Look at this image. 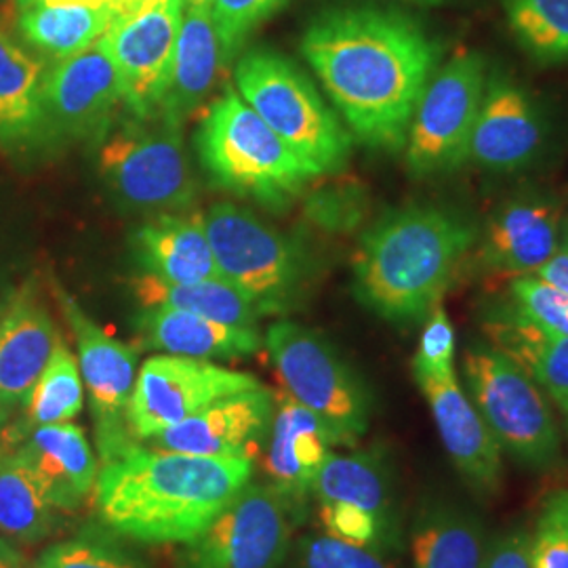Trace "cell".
I'll use <instances>...</instances> for the list:
<instances>
[{
	"instance_id": "26",
	"label": "cell",
	"mask_w": 568,
	"mask_h": 568,
	"mask_svg": "<svg viewBox=\"0 0 568 568\" xmlns=\"http://www.w3.org/2000/svg\"><path fill=\"white\" fill-rule=\"evenodd\" d=\"M44 65L0 28V145L26 148L49 129Z\"/></svg>"
},
{
	"instance_id": "25",
	"label": "cell",
	"mask_w": 568,
	"mask_h": 568,
	"mask_svg": "<svg viewBox=\"0 0 568 568\" xmlns=\"http://www.w3.org/2000/svg\"><path fill=\"white\" fill-rule=\"evenodd\" d=\"M55 509H77L95 487L98 459L84 429L70 422L34 427L20 448Z\"/></svg>"
},
{
	"instance_id": "21",
	"label": "cell",
	"mask_w": 568,
	"mask_h": 568,
	"mask_svg": "<svg viewBox=\"0 0 568 568\" xmlns=\"http://www.w3.org/2000/svg\"><path fill=\"white\" fill-rule=\"evenodd\" d=\"M278 410L270 427L265 474L293 508L312 493V483L325 464L331 447L339 445L325 422L288 394L276 398Z\"/></svg>"
},
{
	"instance_id": "1",
	"label": "cell",
	"mask_w": 568,
	"mask_h": 568,
	"mask_svg": "<svg viewBox=\"0 0 568 568\" xmlns=\"http://www.w3.org/2000/svg\"><path fill=\"white\" fill-rule=\"evenodd\" d=\"M302 53L358 142L405 150L443 58L440 42L419 21L379 7L328 9L310 21Z\"/></svg>"
},
{
	"instance_id": "36",
	"label": "cell",
	"mask_w": 568,
	"mask_h": 568,
	"mask_svg": "<svg viewBox=\"0 0 568 568\" xmlns=\"http://www.w3.org/2000/svg\"><path fill=\"white\" fill-rule=\"evenodd\" d=\"M511 310L554 335L568 337V293L535 274L516 276L509 284Z\"/></svg>"
},
{
	"instance_id": "10",
	"label": "cell",
	"mask_w": 568,
	"mask_h": 568,
	"mask_svg": "<svg viewBox=\"0 0 568 568\" xmlns=\"http://www.w3.org/2000/svg\"><path fill=\"white\" fill-rule=\"evenodd\" d=\"M154 122L129 124L108 140L100 154L103 180L133 209H182L194 199V175L180 124L161 116Z\"/></svg>"
},
{
	"instance_id": "35",
	"label": "cell",
	"mask_w": 568,
	"mask_h": 568,
	"mask_svg": "<svg viewBox=\"0 0 568 568\" xmlns=\"http://www.w3.org/2000/svg\"><path fill=\"white\" fill-rule=\"evenodd\" d=\"M34 568H145L108 535L84 530L42 551Z\"/></svg>"
},
{
	"instance_id": "12",
	"label": "cell",
	"mask_w": 568,
	"mask_h": 568,
	"mask_svg": "<svg viewBox=\"0 0 568 568\" xmlns=\"http://www.w3.org/2000/svg\"><path fill=\"white\" fill-rule=\"evenodd\" d=\"M260 386L255 375L209 361L173 354L152 356L135 377L126 405V427L143 443L224 396Z\"/></svg>"
},
{
	"instance_id": "23",
	"label": "cell",
	"mask_w": 568,
	"mask_h": 568,
	"mask_svg": "<svg viewBox=\"0 0 568 568\" xmlns=\"http://www.w3.org/2000/svg\"><path fill=\"white\" fill-rule=\"evenodd\" d=\"M143 274L166 283L222 281L204 227V215L159 213L133 236Z\"/></svg>"
},
{
	"instance_id": "41",
	"label": "cell",
	"mask_w": 568,
	"mask_h": 568,
	"mask_svg": "<svg viewBox=\"0 0 568 568\" xmlns=\"http://www.w3.org/2000/svg\"><path fill=\"white\" fill-rule=\"evenodd\" d=\"M302 568H389L368 548L352 546L331 535L307 537L302 544Z\"/></svg>"
},
{
	"instance_id": "9",
	"label": "cell",
	"mask_w": 568,
	"mask_h": 568,
	"mask_svg": "<svg viewBox=\"0 0 568 568\" xmlns=\"http://www.w3.org/2000/svg\"><path fill=\"white\" fill-rule=\"evenodd\" d=\"M487 82V61L476 51H462L436 70L408 126L406 164L413 175L466 163Z\"/></svg>"
},
{
	"instance_id": "45",
	"label": "cell",
	"mask_w": 568,
	"mask_h": 568,
	"mask_svg": "<svg viewBox=\"0 0 568 568\" xmlns=\"http://www.w3.org/2000/svg\"><path fill=\"white\" fill-rule=\"evenodd\" d=\"M37 2H84V4H105L116 11V16H122L124 11L133 9L142 0H37Z\"/></svg>"
},
{
	"instance_id": "28",
	"label": "cell",
	"mask_w": 568,
	"mask_h": 568,
	"mask_svg": "<svg viewBox=\"0 0 568 568\" xmlns=\"http://www.w3.org/2000/svg\"><path fill=\"white\" fill-rule=\"evenodd\" d=\"M119 16L105 4L34 2L20 13L23 39L51 60H68L102 39Z\"/></svg>"
},
{
	"instance_id": "7",
	"label": "cell",
	"mask_w": 568,
	"mask_h": 568,
	"mask_svg": "<svg viewBox=\"0 0 568 568\" xmlns=\"http://www.w3.org/2000/svg\"><path fill=\"white\" fill-rule=\"evenodd\" d=\"M265 347L284 394L316 413L339 445H356L368 427L371 400L333 345L305 326L278 321L267 328Z\"/></svg>"
},
{
	"instance_id": "13",
	"label": "cell",
	"mask_w": 568,
	"mask_h": 568,
	"mask_svg": "<svg viewBox=\"0 0 568 568\" xmlns=\"http://www.w3.org/2000/svg\"><path fill=\"white\" fill-rule=\"evenodd\" d=\"M182 11L183 0H142L119 16L102 37L119 74L122 103L140 121L159 116Z\"/></svg>"
},
{
	"instance_id": "22",
	"label": "cell",
	"mask_w": 568,
	"mask_h": 568,
	"mask_svg": "<svg viewBox=\"0 0 568 568\" xmlns=\"http://www.w3.org/2000/svg\"><path fill=\"white\" fill-rule=\"evenodd\" d=\"M562 244V220L556 204L514 201L488 220L478 257L488 270L527 276L548 264Z\"/></svg>"
},
{
	"instance_id": "47",
	"label": "cell",
	"mask_w": 568,
	"mask_h": 568,
	"mask_svg": "<svg viewBox=\"0 0 568 568\" xmlns=\"http://www.w3.org/2000/svg\"><path fill=\"white\" fill-rule=\"evenodd\" d=\"M34 2H37V0H18V9H20V13L21 11H26L28 7H32Z\"/></svg>"
},
{
	"instance_id": "19",
	"label": "cell",
	"mask_w": 568,
	"mask_h": 568,
	"mask_svg": "<svg viewBox=\"0 0 568 568\" xmlns=\"http://www.w3.org/2000/svg\"><path fill=\"white\" fill-rule=\"evenodd\" d=\"M227 63L209 0H183L182 26L159 116L182 124L215 91Z\"/></svg>"
},
{
	"instance_id": "37",
	"label": "cell",
	"mask_w": 568,
	"mask_h": 568,
	"mask_svg": "<svg viewBox=\"0 0 568 568\" xmlns=\"http://www.w3.org/2000/svg\"><path fill=\"white\" fill-rule=\"evenodd\" d=\"M415 377H450L455 375V328L443 304H436L426 316L419 349L413 358Z\"/></svg>"
},
{
	"instance_id": "29",
	"label": "cell",
	"mask_w": 568,
	"mask_h": 568,
	"mask_svg": "<svg viewBox=\"0 0 568 568\" xmlns=\"http://www.w3.org/2000/svg\"><path fill=\"white\" fill-rule=\"evenodd\" d=\"M487 549L480 523L455 506H429L410 537L415 568H483Z\"/></svg>"
},
{
	"instance_id": "39",
	"label": "cell",
	"mask_w": 568,
	"mask_h": 568,
	"mask_svg": "<svg viewBox=\"0 0 568 568\" xmlns=\"http://www.w3.org/2000/svg\"><path fill=\"white\" fill-rule=\"evenodd\" d=\"M532 539V568H568V490L549 497Z\"/></svg>"
},
{
	"instance_id": "4",
	"label": "cell",
	"mask_w": 568,
	"mask_h": 568,
	"mask_svg": "<svg viewBox=\"0 0 568 568\" xmlns=\"http://www.w3.org/2000/svg\"><path fill=\"white\" fill-rule=\"evenodd\" d=\"M196 150L215 182L260 203H286L314 180V173L232 87L206 108Z\"/></svg>"
},
{
	"instance_id": "48",
	"label": "cell",
	"mask_w": 568,
	"mask_h": 568,
	"mask_svg": "<svg viewBox=\"0 0 568 568\" xmlns=\"http://www.w3.org/2000/svg\"><path fill=\"white\" fill-rule=\"evenodd\" d=\"M562 244H565V248H568V224L565 227V236H562Z\"/></svg>"
},
{
	"instance_id": "43",
	"label": "cell",
	"mask_w": 568,
	"mask_h": 568,
	"mask_svg": "<svg viewBox=\"0 0 568 568\" xmlns=\"http://www.w3.org/2000/svg\"><path fill=\"white\" fill-rule=\"evenodd\" d=\"M535 276L568 293V248L560 246L556 255L544 267H539Z\"/></svg>"
},
{
	"instance_id": "2",
	"label": "cell",
	"mask_w": 568,
	"mask_h": 568,
	"mask_svg": "<svg viewBox=\"0 0 568 568\" xmlns=\"http://www.w3.org/2000/svg\"><path fill=\"white\" fill-rule=\"evenodd\" d=\"M95 509L103 527L138 544H190L243 490L251 457H203L126 436L100 448Z\"/></svg>"
},
{
	"instance_id": "5",
	"label": "cell",
	"mask_w": 568,
	"mask_h": 568,
	"mask_svg": "<svg viewBox=\"0 0 568 568\" xmlns=\"http://www.w3.org/2000/svg\"><path fill=\"white\" fill-rule=\"evenodd\" d=\"M236 91L314 178L344 166L352 140L304 72L283 55L255 49L234 70Z\"/></svg>"
},
{
	"instance_id": "30",
	"label": "cell",
	"mask_w": 568,
	"mask_h": 568,
	"mask_svg": "<svg viewBox=\"0 0 568 568\" xmlns=\"http://www.w3.org/2000/svg\"><path fill=\"white\" fill-rule=\"evenodd\" d=\"M55 525L41 478L20 450L0 455V535L20 544H39Z\"/></svg>"
},
{
	"instance_id": "32",
	"label": "cell",
	"mask_w": 568,
	"mask_h": 568,
	"mask_svg": "<svg viewBox=\"0 0 568 568\" xmlns=\"http://www.w3.org/2000/svg\"><path fill=\"white\" fill-rule=\"evenodd\" d=\"M312 495L318 504H354L371 511L384 527L389 523L386 467L373 453L337 455L331 450L312 483Z\"/></svg>"
},
{
	"instance_id": "11",
	"label": "cell",
	"mask_w": 568,
	"mask_h": 568,
	"mask_svg": "<svg viewBox=\"0 0 568 568\" xmlns=\"http://www.w3.org/2000/svg\"><path fill=\"white\" fill-rule=\"evenodd\" d=\"M295 508L272 485H246L203 532L185 544L178 568H278Z\"/></svg>"
},
{
	"instance_id": "15",
	"label": "cell",
	"mask_w": 568,
	"mask_h": 568,
	"mask_svg": "<svg viewBox=\"0 0 568 568\" xmlns=\"http://www.w3.org/2000/svg\"><path fill=\"white\" fill-rule=\"evenodd\" d=\"M274 406L276 396L267 387L244 389L204 406L182 424L143 443L148 447L185 455L253 459L255 450L270 434Z\"/></svg>"
},
{
	"instance_id": "18",
	"label": "cell",
	"mask_w": 568,
	"mask_h": 568,
	"mask_svg": "<svg viewBox=\"0 0 568 568\" xmlns=\"http://www.w3.org/2000/svg\"><path fill=\"white\" fill-rule=\"evenodd\" d=\"M415 382L426 396L440 440L459 474L483 493L497 490L501 483V447L464 394L457 375L443 379L415 377Z\"/></svg>"
},
{
	"instance_id": "20",
	"label": "cell",
	"mask_w": 568,
	"mask_h": 568,
	"mask_svg": "<svg viewBox=\"0 0 568 568\" xmlns=\"http://www.w3.org/2000/svg\"><path fill=\"white\" fill-rule=\"evenodd\" d=\"M60 339L39 293L23 284L0 314V405L28 398Z\"/></svg>"
},
{
	"instance_id": "31",
	"label": "cell",
	"mask_w": 568,
	"mask_h": 568,
	"mask_svg": "<svg viewBox=\"0 0 568 568\" xmlns=\"http://www.w3.org/2000/svg\"><path fill=\"white\" fill-rule=\"evenodd\" d=\"M135 300L143 307L163 305L185 310L211 318L224 325L257 328V310L243 295L224 281H204V283H166L156 276L142 274L131 281Z\"/></svg>"
},
{
	"instance_id": "27",
	"label": "cell",
	"mask_w": 568,
	"mask_h": 568,
	"mask_svg": "<svg viewBox=\"0 0 568 568\" xmlns=\"http://www.w3.org/2000/svg\"><path fill=\"white\" fill-rule=\"evenodd\" d=\"M490 345L523 366L568 415V337L541 331L511 307L485 325Z\"/></svg>"
},
{
	"instance_id": "42",
	"label": "cell",
	"mask_w": 568,
	"mask_h": 568,
	"mask_svg": "<svg viewBox=\"0 0 568 568\" xmlns=\"http://www.w3.org/2000/svg\"><path fill=\"white\" fill-rule=\"evenodd\" d=\"M483 568H532V539L527 530L516 528L497 537L488 546Z\"/></svg>"
},
{
	"instance_id": "44",
	"label": "cell",
	"mask_w": 568,
	"mask_h": 568,
	"mask_svg": "<svg viewBox=\"0 0 568 568\" xmlns=\"http://www.w3.org/2000/svg\"><path fill=\"white\" fill-rule=\"evenodd\" d=\"M0 568H34L13 548L4 537H0Z\"/></svg>"
},
{
	"instance_id": "33",
	"label": "cell",
	"mask_w": 568,
	"mask_h": 568,
	"mask_svg": "<svg viewBox=\"0 0 568 568\" xmlns=\"http://www.w3.org/2000/svg\"><path fill=\"white\" fill-rule=\"evenodd\" d=\"M23 403L28 426L32 427L65 424L81 413L84 403L81 368L63 339Z\"/></svg>"
},
{
	"instance_id": "3",
	"label": "cell",
	"mask_w": 568,
	"mask_h": 568,
	"mask_svg": "<svg viewBox=\"0 0 568 568\" xmlns=\"http://www.w3.org/2000/svg\"><path fill=\"white\" fill-rule=\"evenodd\" d=\"M476 241L478 230L448 209L417 204L389 213L358 244L356 293L392 323L426 321Z\"/></svg>"
},
{
	"instance_id": "8",
	"label": "cell",
	"mask_w": 568,
	"mask_h": 568,
	"mask_svg": "<svg viewBox=\"0 0 568 568\" xmlns=\"http://www.w3.org/2000/svg\"><path fill=\"white\" fill-rule=\"evenodd\" d=\"M204 227L224 283L248 300L260 316L288 307L302 283L295 244L232 203L213 204Z\"/></svg>"
},
{
	"instance_id": "46",
	"label": "cell",
	"mask_w": 568,
	"mask_h": 568,
	"mask_svg": "<svg viewBox=\"0 0 568 568\" xmlns=\"http://www.w3.org/2000/svg\"><path fill=\"white\" fill-rule=\"evenodd\" d=\"M408 2H415V4H426V7H434V4H440L443 0H408Z\"/></svg>"
},
{
	"instance_id": "6",
	"label": "cell",
	"mask_w": 568,
	"mask_h": 568,
	"mask_svg": "<svg viewBox=\"0 0 568 568\" xmlns=\"http://www.w3.org/2000/svg\"><path fill=\"white\" fill-rule=\"evenodd\" d=\"M469 400L501 450L523 466L546 469L560 455V434L544 389L508 354L474 345L464 356Z\"/></svg>"
},
{
	"instance_id": "17",
	"label": "cell",
	"mask_w": 568,
	"mask_h": 568,
	"mask_svg": "<svg viewBox=\"0 0 568 568\" xmlns=\"http://www.w3.org/2000/svg\"><path fill=\"white\" fill-rule=\"evenodd\" d=\"M544 142V122L527 91L493 77L471 131L467 161L493 171H514L535 159Z\"/></svg>"
},
{
	"instance_id": "38",
	"label": "cell",
	"mask_w": 568,
	"mask_h": 568,
	"mask_svg": "<svg viewBox=\"0 0 568 568\" xmlns=\"http://www.w3.org/2000/svg\"><path fill=\"white\" fill-rule=\"evenodd\" d=\"M284 0H209L225 58L232 60L255 26L276 11Z\"/></svg>"
},
{
	"instance_id": "40",
	"label": "cell",
	"mask_w": 568,
	"mask_h": 568,
	"mask_svg": "<svg viewBox=\"0 0 568 568\" xmlns=\"http://www.w3.org/2000/svg\"><path fill=\"white\" fill-rule=\"evenodd\" d=\"M321 523L326 535L361 548H371L386 532V527L371 511L344 501L321 504Z\"/></svg>"
},
{
	"instance_id": "14",
	"label": "cell",
	"mask_w": 568,
	"mask_h": 568,
	"mask_svg": "<svg viewBox=\"0 0 568 568\" xmlns=\"http://www.w3.org/2000/svg\"><path fill=\"white\" fill-rule=\"evenodd\" d=\"M55 300L77 337L79 368L98 424V447H108L131 436L126 427V405L135 386L138 349L122 344L87 316L81 304L53 284Z\"/></svg>"
},
{
	"instance_id": "24",
	"label": "cell",
	"mask_w": 568,
	"mask_h": 568,
	"mask_svg": "<svg viewBox=\"0 0 568 568\" xmlns=\"http://www.w3.org/2000/svg\"><path fill=\"white\" fill-rule=\"evenodd\" d=\"M135 326L145 347L199 361L243 358L264 344L257 328L224 325L163 305L143 307Z\"/></svg>"
},
{
	"instance_id": "16",
	"label": "cell",
	"mask_w": 568,
	"mask_h": 568,
	"mask_svg": "<svg viewBox=\"0 0 568 568\" xmlns=\"http://www.w3.org/2000/svg\"><path fill=\"white\" fill-rule=\"evenodd\" d=\"M47 124L70 138H98L122 103L121 82L105 42L100 39L44 74Z\"/></svg>"
},
{
	"instance_id": "34",
	"label": "cell",
	"mask_w": 568,
	"mask_h": 568,
	"mask_svg": "<svg viewBox=\"0 0 568 568\" xmlns=\"http://www.w3.org/2000/svg\"><path fill=\"white\" fill-rule=\"evenodd\" d=\"M509 28L530 58L568 61V0H501Z\"/></svg>"
}]
</instances>
